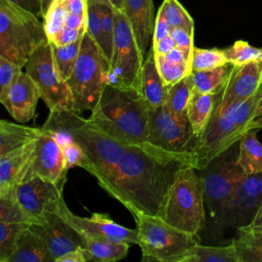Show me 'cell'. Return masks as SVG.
Wrapping results in <instances>:
<instances>
[{
    "label": "cell",
    "mask_w": 262,
    "mask_h": 262,
    "mask_svg": "<svg viewBox=\"0 0 262 262\" xmlns=\"http://www.w3.org/2000/svg\"><path fill=\"white\" fill-rule=\"evenodd\" d=\"M186 166L195 168L192 152H172L148 142L132 144L101 187L131 214L159 216L178 173Z\"/></svg>",
    "instance_id": "6da1fadb"
},
{
    "label": "cell",
    "mask_w": 262,
    "mask_h": 262,
    "mask_svg": "<svg viewBox=\"0 0 262 262\" xmlns=\"http://www.w3.org/2000/svg\"><path fill=\"white\" fill-rule=\"evenodd\" d=\"M43 129L66 131L85 157L83 169L103 185L129 148V144L114 137L99 125L85 119L74 110L50 112Z\"/></svg>",
    "instance_id": "7a4b0ae2"
},
{
    "label": "cell",
    "mask_w": 262,
    "mask_h": 262,
    "mask_svg": "<svg viewBox=\"0 0 262 262\" xmlns=\"http://www.w3.org/2000/svg\"><path fill=\"white\" fill-rule=\"evenodd\" d=\"M89 119L129 145L146 142L148 104L134 88L107 84Z\"/></svg>",
    "instance_id": "3957f363"
},
{
    "label": "cell",
    "mask_w": 262,
    "mask_h": 262,
    "mask_svg": "<svg viewBox=\"0 0 262 262\" xmlns=\"http://www.w3.org/2000/svg\"><path fill=\"white\" fill-rule=\"evenodd\" d=\"M260 96L258 91L245 101L234 102L221 113H212L204 131L196 138L193 148L195 168L204 169L212 160L238 142L254 120V112Z\"/></svg>",
    "instance_id": "277c9868"
},
{
    "label": "cell",
    "mask_w": 262,
    "mask_h": 262,
    "mask_svg": "<svg viewBox=\"0 0 262 262\" xmlns=\"http://www.w3.org/2000/svg\"><path fill=\"white\" fill-rule=\"evenodd\" d=\"M238 142L199 170L203 180L206 212L209 214L212 231L221 235L232 226L231 207L234 184L243 170L237 164Z\"/></svg>",
    "instance_id": "5b68a950"
},
{
    "label": "cell",
    "mask_w": 262,
    "mask_h": 262,
    "mask_svg": "<svg viewBox=\"0 0 262 262\" xmlns=\"http://www.w3.org/2000/svg\"><path fill=\"white\" fill-rule=\"evenodd\" d=\"M198 172L193 166H186L178 173L158 216L195 235H200L207 223L203 180Z\"/></svg>",
    "instance_id": "8992f818"
},
{
    "label": "cell",
    "mask_w": 262,
    "mask_h": 262,
    "mask_svg": "<svg viewBox=\"0 0 262 262\" xmlns=\"http://www.w3.org/2000/svg\"><path fill=\"white\" fill-rule=\"evenodd\" d=\"M47 42L40 17L9 0H0V55L24 68L31 54Z\"/></svg>",
    "instance_id": "52a82bcc"
},
{
    "label": "cell",
    "mask_w": 262,
    "mask_h": 262,
    "mask_svg": "<svg viewBox=\"0 0 262 262\" xmlns=\"http://www.w3.org/2000/svg\"><path fill=\"white\" fill-rule=\"evenodd\" d=\"M110 61L86 31L71 77L67 80L73 97V110L79 114L92 112L107 85Z\"/></svg>",
    "instance_id": "ba28073f"
},
{
    "label": "cell",
    "mask_w": 262,
    "mask_h": 262,
    "mask_svg": "<svg viewBox=\"0 0 262 262\" xmlns=\"http://www.w3.org/2000/svg\"><path fill=\"white\" fill-rule=\"evenodd\" d=\"M136 223L141 261L181 262L182 258L200 243V235L182 231L158 216L131 214Z\"/></svg>",
    "instance_id": "9c48e42d"
},
{
    "label": "cell",
    "mask_w": 262,
    "mask_h": 262,
    "mask_svg": "<svg viewBox=\"0 0 262 262\" xmlns=\"http://www.w3.org/2000/svg\"><path fill=\"white\" fill-rule=\"evenodd\" d=\"M114 48L107 84L139 91L144 57L125 13L114 9Z\"/></svg>",
    "instance_id": "30bf717a"
},
{
    "label": "cell",
    "mask_w": 262,
    "mask_h": 262,
    "mask_svg": "<svg viewBox=\"0 0 262 262\" xmlns=\"http://www.w3.org/2000/svg\"><path fill=\"white\" fill-rule=\"evenodd\" d=\"M25 69L50 112L73 110L72 93L57 71L50 42L41 45L31 54Z\"/></svg>",
    "instance_id": "8fae6325"
},
{
    "label": "cell",
    "mask_w": 262,
    "mask_h": 262,
    "mask_svg": "<svg viewBox=\"0 0 262 262\" xmlns=\"http://www.w3.org/2000/svg\"><path fill=\"white\" fill-rule=\"evenodd\" d=\"M196 136L189 120L174 114L164 102L148 107L146 142L172 152H192Z\"/></svg>",
    "instance_id": "7c38bea8"
},
{
    "label": "cell",
    "mask_w": 262,
    "mask_h": 262,
    "mask_svg": "<svg viewBox=\"0 0 262 262\" xmlns=\"http://www.w3.org/2000/svg\"><path fill=\"white\" fill-rule=\"evenodd\" d=\"M63 186V183H55L34 176L16 185L13 192L32 224L46 213L57 211L64 201Z\"/></svg>",
    "instance_id": "4fadbf2b"
},
{
    "label": "cell",
    "mask_w": 262,
    "mask_h": 262,
    "mask_svg": "<svg viewBox=\"0 0 262 262\" xmlns=\"http://www.w3.org/2000/svg\"><path fill=\"white\" fill-rule=\"evenodd\" d=\"M30 227L46 244L54 262L79 248L85 247L84 235L58 211L48 212Z\"/></svg>",
    "instance_id": "5bb4252c"
},
{
    "label": "cell",
    "mask_w": 262,
    "mask_h": 262,
    "mask_svg": "<svg viewBox=\"0 0 262 262\" xmlns=\"http://www.w3.org/2000/svg\"><path fill=\"white\" fill-rule=\"evenodd\" d=\"M262 84L261 60L233 66L223 89L215 95L213 113H221L234 102L252 97Z\"/></svg>",
    "instance_id": "9a60e30c"
},
{
    "label": "cell",
    "mask_w": 262,
    "mask_h": 262,
    "mask_svg": "<svg viewBox=\"0 0 262 262\" xmlns=\"http://www.w3.org/2000/svg\"><path fill=\"white\" fill-rule=\"evenodd\" d=\"M59 213L73 224L84 237L103 238L114 242H125L129 244H138L137 229H130L116 223L106 214L94 213L90 217H81L75 215L63 201L59 208Z\"/></svg>",
    "instance_id": "2e32d148"
},
{
    "label": "cell",
    "mask_w": 262,
    "mask_h": 262,
    "mask_svg": "<svg viewBox=\"0 0 262 262\" xmlns=\"http://www.w3.org/2000/svg\"><path fill=\"white\" fill-rule=\"evenodd\" d=\"M43 131L36 142L31 168L26 180L38 176L51 182L66 184L69 168L62 149L49 132L44 129Z\"/></svg>",
    "instance_id": "e0dca14e"
},
{
    "label": "cell",
    "mask_w": 262,
    "mask_h": 262,
    "mask_svg": "<svg viewBox=\"0 0 262 262\" xmlns=\"http://www.w3.org/2000/svg\"><path fill=\"white\" fill-rule=\"evenodd\" d=\"M262 203V172L239 175L234 184L231 217L232 226L237 228L249 225Z\"/></svg>",
    "instance_id": "ac0fdd59"
},
{
    "label": "cell",
    "mask_w": 262,
    "mask_h": 262,
    "mask_svg": "<svg viewBox=\"0 0 262 262\" xmlns=\"http://www.w3.org/2000/svg\"><path fill=\"white\" fill-rule=\"evenodd\" d=\"M39 98L41 97L37 85L25 71L20 73L1 103L16 122L27 123L35 117Z\"/></svg>",
    "instance_id": "d6986e66"
},
{
    "label": "cell",
    "mask_w": 262,
    "mask_h": 262,
    "mask_svg": "<svg viewBox=\"0 0 262 262\" xmlns=\"http://www.w3.org/2000/svg\"><path fill=\"white\" fill-rule=\"evenodd\" d=\"M37 140L0 157V195L13 190L27 179Z\"/></svg>",
    "instance_id": "ffe728a7"
},
{
    "label": "cell",
    "mask_w": 262,
    "mask_h": 262,
    "mask_svg": "<svg viewBox=\"0 0 262 262\" xmlns=\"http://www.w3.org/2000/svg\"><path fill=\"white\" fill-rule=\"evenodd\" d=\"M134 36L136 38L138 47L145 58L152 41L155 29L154 16V2L152 0H125L124 10Z\"/></svg>",
    "instance_id": "44dd1931"
},
{
    "label": "cell",
    "mask_w": 262,
    "mask_h": 262,
    "mask_svg": "<svg viewBox=\"0 0 262 262\" xmlns=\"http://www.w3.org/2000/svg\"><path fill=\"white\" fill-rule=\"evenodd\" d=\"M168 87L159 73L155 52L150 48L143 61L139 92L148 107H158L166 101Z\"/></svg>",
    "instance_id": "7402d4cb"
},
{
    "label": "cell",
    "mask_w": 262,
    "mask_h": 262,
    "mask_svg": "<svg viewBox=\"0 0 262 262\" xmlns=\"http://www.w3.org/2000/svg\"><path fill=\"white\" fill-rule=\"evenodd\" d=\"M8 262H54L46 244L30 226L19 236Z\"/></svg>",
    "instance_id": "603a6c76"
},
{
    "label": "cell",
    "mask_w": 262,
    "mask_h": 262,
    "mask_svg": "<svg viewBox=\"0 0 262 262\" xmlns=\"http://www.w3.org/2000/svg\"><path fill=\"white\" fill-rule=\"evenodd\" d=\"M43 129L11 123L6 120L0 121V157L15 150L34 140L42 134Z\"/></svg>",
    "instance_id": "cb8c5ba5"
},
{
    "label": "cell",
    "mask_w": 262,
    "mask_h": 262,
    "mask_svg": "<svg viewBox=\"0 0 262 262\" xmlns=\"http://www.w3.org/2000/svg\"><path fill=\"white\" fill-rule=\"evenodd\" d=\"M257 131L247 130L238 141L237 164L247 175L262 172V143L257 138Z\"/></svg>",
    "instance_id": "d4e9b609"
},
{
    "label": "cell",
    "mask_w": 262,
    "mask_h": 262,
    "mask_svg": "<svg viewBox=\"0 0 262 262\" xmlns=\"http://www.w3.org/2000/svg\"><path fill=\"white\" fill-rule=\"evenodd\" d=\"M131 244L103 238L85 237V256L87 261L115 262L124 259Z\"/></svg>",
    "instance_id": "484cf974"
},
{
    "label": "cell",
    "mask_w": 262,
    "mask_h": 262,
    "mask_svg": "<svg viewBox=\"0 0 262 262\" xmlns=\"http://www.w3.org/2000/svg\"><path fill=\"white\" fill-rule=\"evenodd\" d=\"M231 243L234 245L241 262H262V228L237 227Z\"/></svg>",
    "instance_id": "4316f807"
},
{
    "label": "cell",
    "mask_w": 262,
    "mask_h": 262,
    "mask_svg": "<svg viewBox=\"0 0 262 262\" xmlns=\"http://www.w3.org/2000/svg\"><path fill=\"white\" fill-rule=\"evenodd\" d=\"M214 105V94L202 93L196 90H193L188 103L187 117L196 138L201 135V133L207 126L212 116Z\"/></svg>",
    "instance_id": "83f0119b"
},
{
    "label": "cell",
    "mask_w": 262,
    "mask_h": 262,
    "mask_svg": "<svg viewBox=\"0 0 262 262\" xmlns=\"http://www.w3.org/2000/svg\"><path fill=\"white\" fill-rule=\"evenodd\" d=\"M181 262H241L232 243L227 246H203L198 244Z\"/></svg>",
    "instance_id": "f1b7e54d"
},
{
    "label": "cell",
    "mask_w": 262,
    "mask_h": 262,
    "mask_svg": "<svg viewBox=\"0 0 262 262\" xmlns=\"http://www.w3.org/2000/svg\"><path fill=\"white\" fill-rule=\"evenodd\" d=\"M233 64L227 63L207 71L191 72L194 90L202 93L218 94L225 86Z\"/></svg>",
    "instance_id": "f546056e"
},
{
    "label": "cell",
    "mask_w": 262,
    "mask_h": 262,
    "mask_svg": "<svg viewBox=\"0 0 262 262\" xmlns=\"http://www.w3.org/2000/svg\"><path fill=\"white\" fill-rule=\"evenodd\" d=\"M194 90L192 74L190 73L180 81L168 87L165 103L177 116L187 118V108Z\"/></svg>",
    "instance_id": "4dcf8cb0"
},
{
    "label": "cell",
    "mask_w": 262,
    "mask_h": 262,
    "mask_svg": "<svg viewBox=\"0 0 262 262\" xmlns=\"http://www.w3.org/2000/svg\"><path fill=\"white\" fill-rule=\"evenodd\" d=\"M82 39L83 37H81L80 39L76 40L73 43L62 45V46H58L50 43L55 66L57 68L59 75L64 81H67L71 77L74 71V68L76 66V62L80 53Z\"/></svg>",
    "instance_id": "1f68e13d"
},
{
    "label": "cell",
    "mask_w": 262,
    "mask_h": 262,
    "mask_svg": "<svg viewBox=\"0 0 262 262\" xmlns=\"http://www.w3.org/2000/svg\"><path fill=\"white\" fill-rule=\"evenodd\" d=\"M29 226L28 223L0 221V262H8L19 236Z\"/></svg>",
    "instance_id": "d6a6232c"
},
{
    "label": "cell",
    "mask_w": 262,
    "mask_h": 262,
    "mask_svg": "<svg viewBox=\"0 0 262 262\" xmlns=\"http://www.w3.org/2000/svg\"><path fill=\"white\" fill-rule=\"evenodd\" d=\"M229 63L223 50L194 47L191 55V72L207 71Z\"/></svg>",
    "instance_id": "836d02e7"
},
{
    "label": "cell",
    "mask_w": 262,
    "mask_h": 262,
    "mask_svg": "<svg viewBox=\"0 0 262 262\" xmlns=\"http://www.w3.org/2000/svg\"><path fill=\"white\" fill-rule=\"evenodd\" d=\"M160 8L163 10L170 29L180 27L189 31H194L193 19L178 0H164Z\"/></svg>",
    "instance_id": "e575fe53"
},
{
    "label": "cell",
    "mask_w": 262,
    "mask_h": 262,
    "mask_svg": "<svg viewBox=\"0 0 262 262\" xmlns=\"http://www.w3.org/2000/svg\"><path fill=\"white\" fill-rule=\"evenodd\" d=\"M229 63L242 66L251 61L261 60V49L250 45L248 42L238 40L230 47L223 49Z\"/></svg>",
    "instance_id": "d590c367"
},
{
    "label": "cell",
    "mask_w": 262,
    "mask_h": 262,
    "mask_svg": "<svg viewBox=\"0 0 262 262\" xmlns=\"http://www.w3.org/2000/svg\"><path fill=\"white\" fill-rule=\"evenodd\" d=\"M159 73L167 86L180 81L191 73L190 63H175L167 60L162 54H155Z\"/></svg>",
    "instance_id": "8d00e7d4"
},
{
    "label": "cell",
    "mask_w": 262,
    "mask_h": 262,
    "mask_svg": "<svg viewBox=\"0 0 262 262\" xmlns=\"http://www.w3.org/2000/svg\"><path fill=\"white\" fill-rule=\"evenodd\" d=\"M0 221L31 224L29 217L15 199L13 190L0 195Z\"/></svg>",
    "instance_id": "74e56055"
},
{
    "label": "cell",
    "mask_w": 262,
    "mask_h": 262,
    "mask_svg": "<svg viewBox=\"0 0 262 262\" xmlns=\"http://www.w3.org/2000/svg\"><path fill=\"white\" fill-rule=\"evenodd\" d=\"M101 20L102 34H103V53L111 62L114 48V34H115V18L114 9L106 5H96Z\"/></svg>",
    "instance_id": "f35d334b"
},
{
    "label": "cell",
    "mask_w": 262,
    "mask_h": 262,
    "mask_svg": "<svg viewBox=\"0 0 262 262\" xmlns=\"http://www.w3.org/2000/svg\"><path fill=\"white\" fill-rule=\"evenodd\" d=\"M21 67L0 55V101L2 102L21 73Z\"/></svg>",
    "instance_id": "ab89813d"
},
{
    "label": "cell",
    "mask_w": 262,
    "mask_h": 262,
    "mask_svg": "<svg viewBox=\"0 0 262 262\" xmlns=\"http://www.w3.org/2000/svg\"><path fill=\"white\" fill-rule=\"evenodd\" d=\"M86 31L90 34V36L98 44V46L101 48L103 52L104 41H103L102 27H101V20H100V16H99L96 5H88Z\"/></svg>",
    "instance_id": "60d3db41"
},
{
    "label": "cell",
    "mask_w": 262,
    "mask_h": 262,
    "mask_svg": "<svg viewBox=\"0 0 262 262\" xmlns=\"http://www.w3.org/2000/svg\"><path fill=\"white\" fill-rule=\"evenodd\" d=\"M64 159H66V163L68 168H72V167H81L83 168L85 165V157L83 151L81 150V148L73 141H69L63 145H60Z\"/></svg>",
    "instance_id": "b9f144b4"
},
{
    "label": "cell",
    "mask_w": 262,
    "mask_h": 262,
    "mask_svg": "<svg viewBox=\"0 0 262 262\" xmlns=\"http://www.w3.org/2000/svg\"><path fill=\"white\" fill-rule=\"evenodd\" d=\"M193 32L184 28H172L170 29V36L175 41L177 47L192 51L193 46Z\"/></svg>",
    "instance_id": "7bdbcfd3"
},
{
    "label": "cell",
    "mask_w": 262,
    "mask_h": 262,
    "mask_svg": "<svg viewBox=\"0 0 262 262\" xmlns=\"http://www.w3.org/2000/svg\"><path fill=\"white\" fill-rule=\"evenodd\" d=\"M86 30H73V29H64L60 33H58L53 39L49 42L58 46L67 45L70 43L75 42L76 40L80 39L84 36Z\"/></svg>",
    "instance_id": "ee69618b"
},
{
    "label": "cell",
    "mask_w": 262,
    "mask_h": 262,
    "mask_svg": "<svg viewBox=\"0 0 262 262\" xmlns=\"http://www.w3.org/2000/svg\"><path fill=\"white\" fill-rule=\"evenodd\" d=\"M170 35V27L167 24V20L165 18L163 10L160 8L155 21V29H154V35H152V44L159 42L163 38Z\"/></svg>",
    "instance_id": "f6af8a7d"
},
{
    "label": "cell",
    "mask_w": 262,
    "mask_h": 262,
    "mask_svg": "<svg viewBox=\"0 0 262 262\" xmlns=\"http://www.w3.org/2000/svg\"><path fill=\"white\" fill-rule=\"evenodd\" d=\"M14 4L29 10L38 17L44 18V10L42 6V0H9Z\"/></svg>",
    "instance_id": "bcb514c9"
},
{
    "label": "cell",
    "mask_w": 262,
    "mask_h": 262,
    "mask_svg": "<svg viewBox=\"0 0 262 262\" xmlns=\"http://www.w3.org/2000/svg\"><path fill=\"white\" fill-rule=\"evenodd\" d=\"M177 45L175 43V41L173 40V38L169 35L165 38H163L162 40H160L159 42L152 44L151 48L155 52V54H166L169 51H171L173 48H175Z\"/></svg>",
    "instance_id": "7dc6e473"
},
{
    "label": "cell",
    "mask_w": 262,
    "mask_h": 262,
    "mask_svg": "<svg viewBox=\"0 0 262 262\" xmlns=\"http://www.w3.org/2000/svg\"><path fill=\"white\" fill-rule=\"evenodd\" d=\"M58 262H87L85 256V247L70 252L69 254L60 258Z\"/></svg>",
    "instance_id": "c3c4849f"
},
{
    "label": "cell",
    "mask_w": 262,
    "mask_h": 262,
    "mask_svg": "<svg viewBox=\"0 0 262 262\" xmlns=\"http://www.w3.org/2000/svg\"><path fill=\"white\" fill-rule=\"evenodd\" d=\"M88 5H106L115 10H124L125 0H87Z\"/></svg>",
    "instance_id": "681fc988"
},
{
    "label": "cell",
    "mask_w": 262,
    "mask_h": 262,
    "mask_svg": "<svg viewBox=\"0 0 262 262\" xmlns=\"http://www.w3.org/2000/svg\"><path fill=\"white\" fill-rule=\"evenodd\" d=\"M251 228H255V229H259V228H262V203L255 215V218L253 219V221L247 225Z\"/></svg>",
    "instance_id": "f907efd6"
},
{
    "label": "cell",
    "mask_w": 262,
    "mask_h": 262,
    "mask_svg": "<svg viewBox=\"0 0 262 262\" xmlns=\"http://www.w3.org/2000/svg\"><path fill=\"white\" fill-rule=\"evenodd\" d=\"M249 129H262V114L251 121V123L248 125V130Z\"/></svg>",
    "instance_id": "816d5d0a"
},
{
    "label": "cell",
    "mask_w": 262,
    "mask_h": 262,
    "mask_svg": "<svg viewBox=\"0 0 262 262\" xmlns=\"http://www.w3.org/2000/svg\"><path fill=\"white\" fill-rule=\"evenodd\" d=\"M261 114H262V84L260 85V96H259V99H258V102H257V105H256V108L254 112V119L257 118L258 116H260Z\"/></svg>",
    "instance_id": "f5cc1de1"
},
{
    "label": "cell",
    "mask_w": 262,
    "mask_h": 262,
    "mask_svg": "<svg viewBox=\"0 0 262 262\" xmlns=\"http://www.w3.org/2000/svg\"><path fill=\"white\" fill-rule=\"evenodd\" d=\"M53 0H42V6H43V10H44V14L46 12V10L48 9V7L50 6V4L52 3Z\"/></svg>",
    "instance_id": "db71d44e"
},
{
    "label": "cell",
    "mask_w": 262,
    "mask_h": 262,
    "mask_svg": "<svg viewBox=\"0 0 262 262\" xmlns=\"http://www.w3.org/2000/svg\"><path fill=\"white\" fill-rule=\"evenodd\" d=\"M261 49V62H262V48H260Z\"/></svg>",
    "instance_id": "11a10c76"
}]
</instances>
